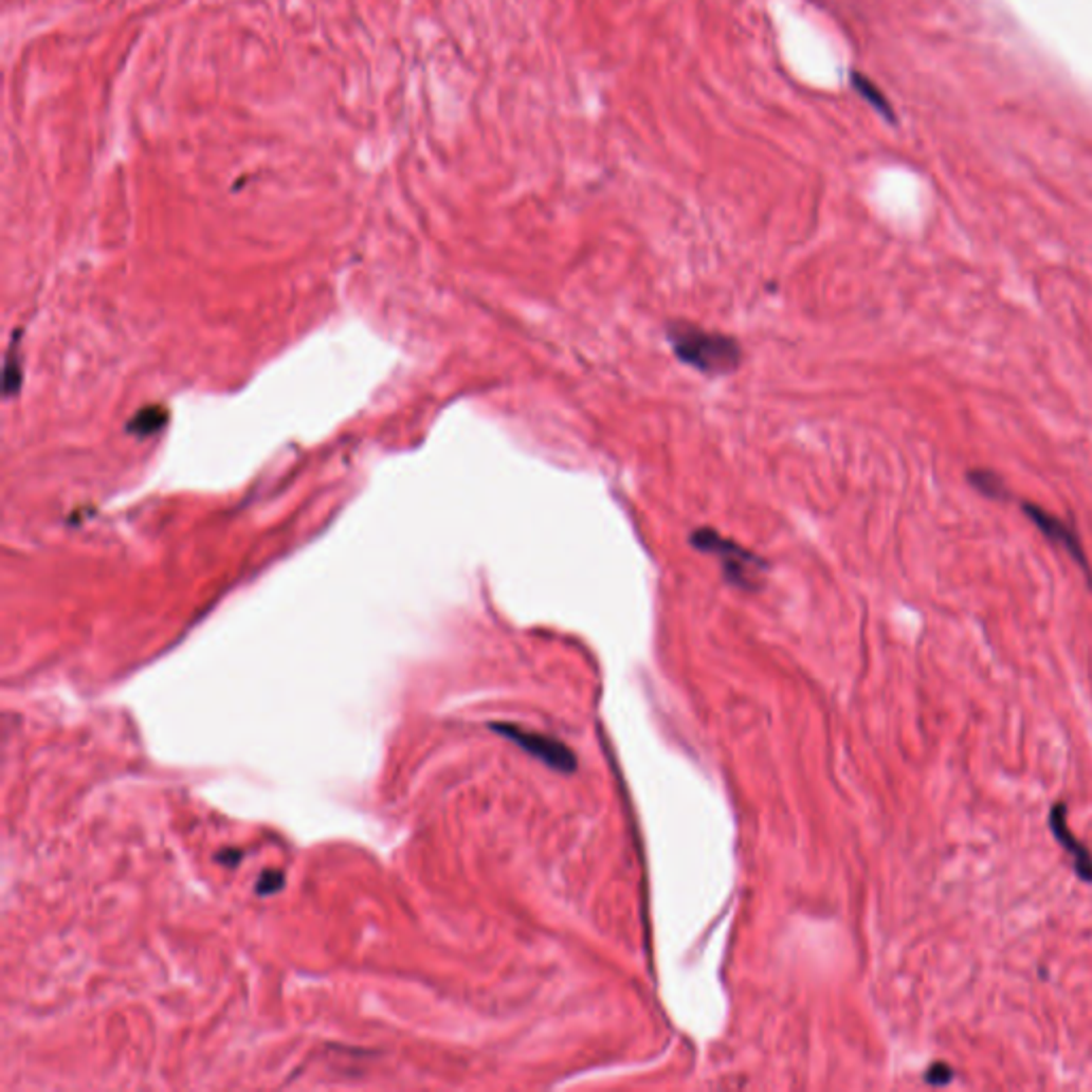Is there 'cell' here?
I'll return each mask as SVG.
<instances>
[{
	"label": "cell",
	"instance_id": "obj_8",
	"mask_svg": "<svg viewBox=\"0 0 1092 1092\" xmlns=\"http://www.w3.org/2000/svg\"><path fill=\"white\" fill-rule=\"evenodd\" d=\"M953 1069L947 1064V1062H932L926 1073H924V1081L930 1084V1086H947L951 1079H953Z\"/></svg>",
	"mask_w": 1092,
	"mask_h": 1092
},
{
	"label": "cell",
	"instance_id": "obj_9",
	"mask_svg": "<svg viewBox=\"0 0 1092 1092\" xmlns=\"http://www.w3.org/2000/svg\"><path fill=\"white\" fill-rule=\"evenodd\" d=\"M280 886H283V875H278V873H265L256 888H258L260 894H269L273 890H278Z\"/></svg>",
	"mask_w": 1092,
	"mask_h": 1092
},
{
	"label": "cell",
	"instance_id": "obj_6",
	"mask_svg": "<svg viewBox=\"0 0 1092 1092\" xmlns=\"http://www.w3.org/2000/svg\"><path fill=\"white\" fill-rule=\"evenodd\" d=\"M969 480L971 485L984 493L986 497H993V499H1007V487L1003 483L1001 476H997L995 472L990 470H973L969 472Z\"/></svg>",
	"mask_w": 1092,
	"mask_h": 1092
},
{
	"label": "cell",
	"instance_id": "obj_1",
	"mask_svg": "<svg viewBox=\"0 0 1092 1092\" xmlns=\"http://www.w3.org/2000/svg\"><path fill=\"white\" fill-rule=\"evenodd\" d=\"M674 354L707 376H726L741 365V346L715 331L690 323H674L668 331Z\"/></svg>",
	"mask_w": 1092,
	"mask_h": 1092
},
{
	"label": "cell",
	"instance_id": "obj_7",
	"mask_svg": "<svg viewBox=\"0 0 1092 1092\" xmlns=\"http://www.w3.org/2000/svg\"><path fill=\"white\" fill-rule=\"evenodd\" d=\"M852 84H854V88H856V90H858V92H860V94H862V96H865V98H867V101H869V103H871L879 113H884V115H886V117H890V120L894 117V113H892V109H890L888 101L884 98V94L877 90V86H875V84H871V81H869L865 75H860V73H852Z\"/></svg>",
	"mask_w": 1092,
	"mask_h": 1092
},
{
	"label": "cell",
	"instance_id": "obj_4",
	"mask_svg": "<svg viewBox=\"0 0 1092 1092\" xmlns=\"http://www.w3.org/2000/svg\"><path fill=\"white\" fill-rule=\"evenodd\" d=\"M1020 510L1029 516V521L1043 533V538L1052 546H1056V549L1064 551L1081 568V572L1086 577L1090 575V564H1088V558H1086V551H1084L1081 538H1079L1077 529L1069 521L1048 512L1043 506L1033 504V502H1020Z\"/></svg>",
	"mask_w": 1092,
	"mask_h": 1092
},
{
	"label": "cell",
	"instance_id": "obj_5",
	"mask_svg": "<svg viewBox=\"0 0 1092 1092\" xmlns=\"http://www.w3.org/2000/svg\"><path fill=\"white\" fill-rule=\"evenodd\" d=\"M1048 826L1056 839V843L1067 852V856L1073 860L1075 875L1084 884H1092V852L1069 831L1067 824V804L1062 800H1056L1048 815Z\"/></svg>",
	"mask_w": 1092,
	"mask_h": 1092
},
{
	"label": "cell",
	"instance_id": "obj_2",
	"mask_svg": "<svg viewBox=\"0 0 1092 1092\" xmlns=\"http://www.w3.org/2000/svg\"><path fill=\"white\" fill-rule=\"evenodd\" d=\"M692 542L700 551H707L722 562L724 575L732 585H739L743 589H756L760 585L766 566L756 553L743 549L741 544L720 535L713 529L696 531L692 535Z\"/></svg>",
	"mask_w": 1092,
	"mask_h": 1092
},
{
	"label": "cell",
	"instance_id": "obj_3",
	"mask_svg": "<svg viewBox=\"0 0 1092 1092\" xmlns=\"http://www.w3.org/2000/svg\"><path fill=\"white\" fill-rule=\"evenodd\" d=\"M491 728L499 734V736H506L508 741L516 743L523 751H527L529 756L538 758L542 764H546L553 770H560V772H575L577 770V756L575 751L564 745L560 739H553V736H546V734H540V732H531V730H525L521 726H512V724H491Z\"/></svg>",
	"mask_w": 1092,
	"mask_h": 1092
}]
</instances>
